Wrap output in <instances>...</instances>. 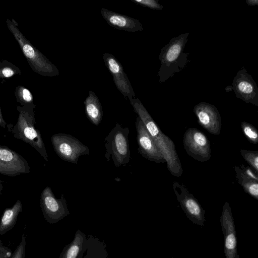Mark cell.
Wrapping results in <instances>:
<instances>
[{"label": "cell", "instance_id": "1", "mask_svg": "<svg viewBox=\"0 0 258 258\" xmlns=\"http://www.w3.org/2000/svg\"><path fill=\"white\" fill-rule=\"evenodd\" d=\"M129 100L134 111L143 121L160 150L168 170L173 176H181L183 169L173 141L161 131L138 98H131Z\"/></svg>", "mask_w": 258, "mask_h": 258}, {"label": "cell", "instance_id": "2", "mask_svg": "<svg viewBox=\"0 0 258 258\" xmlns=\"http://www.w3.org/2000/svg\"><path fill=\"white\" fill-rule=\"evenodd\" d=\"M189 33L180 34L172 38L161 50L159 59L161 67L158 73L159 81L163 83L179 73L190 60L188 52H184Z\"/></svg>", "mask_w": 258, "mask_h": 258}, {"label": "cell", "instance_id": "3", "mask_svg": "<svg viewBox=\"0 0 258 258\" xmlns=\"http://www.w3.org/2000/svg\"><path fill=\"white\" fill-rule=\"evenodd\" d=\"M35 107V104L18 106L19 115L17 122L9 131L15 138L30 145L48 161V155L41 133L34 126L36 121L34 109Z\"/></svg>", "mask_w": 258, "mask_h": 258}, {"label": "cell", "instance_id": "4", "mask_svg": "<svg viewBox=\"0 0 258 258\" xmlns=\"http://www.w3.org/2000/svg\"><path fill=\"white\" fill-rule=\"evenodd\" d=\"M6 23L8 29L18 42L29 66L34 72L44 77H54L59 74L56 67L20 31L18 24L14 19L12 20L7 19Z\"/></svg>", "mask_w": 258, "mask_h": 258}, {"label": "cell", "instance_id": "5", "mask_svg": "<svg viewBox=\"0 0 258 258\" xmlns=\"http://www.w3.org/2000/svg\"><path fill=\"white\" fill-rule=\"evenodd\" d=\"M129 133L127 127H122L116 123L105 139L106 153L104 156L108 162L112 160L116 167L125 166L130 161Z\"/></svg>", "mask_w": 258, "mask_h": 258}, {"label": "cell", "instance_id": "6", "mask_svg": "<svg viewBox=\"0 0 258 258\" xmlns=\"http://www.w3.org/2000/svg\"><path fill=\"white\" fill-rule=\"evenodd\" d=\"M51 141L58 156L67 162L77 164L80 156L90 154L89 148L71 135L54 134Z\"/></svg>", "mask_w": 258, "mask_h": 258}, {"label": "cell", "instance_id": "7", "mask_svg": "<svg viewBox=\"0 0 258 258\" xmlns=\"http://www.w3.org/2000/svg\"><path fill=\"white\" fill-rule=\"evenodd\" d=\"M173 189L187 218L194 224L204 226L206 211L198 200L183 184L176 181L173 182Z\"/></svg>", "mask_w": 258, "mask_h": 258}, {"label": "cell", "instance_id": "8", "mask_svg": "<svg viewBox=\"0 0 258 258\" xmlns=\"http://www.w3.org/2000/svg\"><path fill=\"white\" fill-rule=\"evenodd\" d=\"M40 203L43 217L50 224H55L70 214L64 195L56 198L49 186L41 192Z\"/></svg>", "mask_w": 258, "mask_h": 258}, {"label": "cell", "instance_id": "9", "mask_svg": "<svg viewBox=\"0 0 258 258\" xmlns=\"http://www.w3.org/2000/svg\"><path fill=\"white\" fill-rule=\"evenodd\" d=\"M183 144L187 154L201 162L209 160L211 157L210 141L200 130L190 127L184 133Z\"/></svg>", "mask_w": 258, "mask_h": 258}, {"label": "cell", "instance_id": "10", "mask_svg": "<svg viewBox=\"0 0 258 258\" xmlns=\"http://www.w3.org/2000/svg\"><path fill=\"white\" fill-rule=\"evenodd\" d=\"M222 231L224 235V254L226 258H239L234 219L228 202H226L220 217Z\"/></svg>", "mask_w": 258, "mask_h": 258}, {"label": "cell", "instance_id": "11", "mask_svg": "<svg viewBox=\"0 0 258 258\" xmlns=\"http://www.w3.org/2000/svg\"><path fill=\"white\" fill-rule=\"evenodd\" d=\"M30 171L28 161L17 152L8 147L0 145V173L16 176Z\"/></svg>", "mask_w": 258, "mask_h": 258}, {"label": "cell", "instance_id": "12", "mask_svg": "<svg viewBox=\"0 0 258 258\" xmlns=\"http://www.w3.org/2000/svg\"><path fill=\"white\" fill-rule=\"evenodd\" d=\"M138 152L146 159L156 163H164V158L148 132L145 124L138 116L135 123Z\"/></svg>", "mask_w": 258, "mask_h": 258}, {"label": "cell", "instance_id": "13", "mask_svg": "<svg viewBox=\"0 0 258 258\" xmlns=\"http://www.w3.org/2000/svg\"><path fill=\"white\" fill-rule=\"evenodd\" d=\"M232 86L237 98L258 106V87L244 67L237 73Z\"/></svg>", "mask_w": 258, "mask_h": 258}, {"label": "cell", "instance_id": "14", "mask_svg": "<svg viewBox=\"0 0 258 258\" xmlns=\"http://www.w3.org/2000/svg\"><path fill=\"white\" fill-rule=\"evenodd\" d=\"M199 124L210 134L221 133L222 119L218 109L213 104L202 102L194 107Z\"/></svg>", "mask_w": 258, "mask_h": 258}, {"label": "cell", "instance_id": "15", "mask_svg": "<svg viewBox=\"0 0 258 258\" xmlns=\"http://www.w3.org/2000/svg\"><path fill=\"white\" fill-rule=\"evenodd\" d=\"M103 59L106 67L113 77L116 88L124 97L131 99L135 97V93L119 60L112 54L106 52L103 53Z\"/></svg>", "mask_w": 258, "mask_h": 258}, {"label": "cell", "instance_id": "16", "mask_svg": "<svg viewBox=\"0 0 258 258\" xmlns=\"http://www.w3.org/2000/svg\"><path fill=\"white\" fill-rule=\"evenodd\" d=\"M102 17L112 27L129 32L141 31L143 27L140 21L131 17L102 8L100 10Z\"/></svg>", "mask_w": 258, "mask_h": 258}, {"label": "cell", "instance_id": "17", "mask_svg": "<svg viewBox=\"0 0 258 258\" xmlns=\"http://www.w3.org/2000/svg\"><path fill=\"white\" fill-rule=\"evenodd\" d=\"M233 168L238 182L244 191L258 200V176L252 168L244 165H235Z\"/></svg>", "mask_w": 258, "mask_h": 258}, {"label": "cell", "instance_id": "18", "mask_svg": "<svg viewBox=\"0 0 258 258\" xmlns=\"http://www.w3.org/2000/svg\"><path fill=\"white\" fill-rule=\"evenodd\" d=\"M84 104L88 119L94 125H98L102 119L103 110L98 98L93 91H89Z\"/></svg>", "mask_w": 258, "mask_h": 258}, {"label": "cell", "instance_id": "19", "mask_svg": "<svg viewBox=\"0 0 258 258\" xmlns=\"http://www.w3.org/2000/svg\"><path fill=\"white\" fill-rule=\"evenodd\" d=\"M22 210V202L19 200L11 208L5 210L0 220V235L6 233L15 226Z\"/></svg>", "mask_w": 258, "mask_h": 258}, {"label": "cell", "instance_id": "20", "mask_svg": "<svg viewBox=\"0 0 258 258\" xmlns=\"http://www.w3.org/2000/svg\"><path fill=\"white\" fill-rule=\"evenodd\" d=\"M85 239V234L78 229L73 241L65 246L59 258H78L82 250Z\"/></svg>", "mask_w": 258, "mask_h": 258}, {"label": "cell", "instance_id": "21", "mask_svg": "<svg viewBox=\"0 0 258 258\" xmlns=\"http://www.w3.org/2000/svg\"><path fill=\"white\" fill-rule=\"evenodd\" d=\"M14 95L17 102L21 106L33 105L34 104L33 96L31 91L22 85L16 87Z\"/></svg>", "mask_w": 258, "mask_h": 258}, {"label": "cell", "instance_id": "22", "mask_svg": "<svg viewBox=\"0 0 258 258\" xmlns=\"http://www.w3.org/2000/svg\"><path fill=\"white\" fill-rule=\"evenodd\" d=\"M19 68L7 60H0V79H9L21 75Z\"/></svg>", "mask_w": 258, "mask_h": 258}, {"label": "cell", "instance_id": "23", "mask_svg": "<svg viewBox=\"0 0 258 258\" xmlns=\"http://www.w3.org/2000/svg\"><path fill=\"white\" fill-rule=\"evenodd\" d=\"M242 133L247 140L253 144L258 143V131L251 124L242 121L241 123Z\"/></svg>", "mask_w": 258, "mask_h": 258}, {"label": "cell", "instance_id": "24", "mask_svg": "<svg viewBox=\"0 0 258 258\" xmlns=\"http://www.w3.org/2000/svg\"><path fill=\"white\" fill-rule=\"evenodd\" d=\"M240 152L244 160L257 173L258 151L240 149Z\"/></svg>", "mask_w": 258, "mask_h": 258}, {"label": "cell", "instance_id": "25", "mask_svg": "<svg viewBox=\"0 0 258 258\" xmlns=\"http://www.w3.org/2000/svg\"><path fill=\"white\" fill-rule=\"evenodd\" d=\"M26 238L24 235L22 236L21 240L12 253L11 258H25Z\"/></svg>", "mask_w": 258, "mask_h": 258}, {"label": "cell", "instance_id": "26", "mask_svg": "<svg viewBox=\"0 0 258 258\" xmlns=\"http://www.w3.org/2000/svg\"><path fill=\"white\" fill-rule=\"evenodd\" d=\"M131 1L137 5L152 10H161L163 9V6L159 3L158 1L156 0H131Z\"/></svg>", "mask_w": 258, "mask_h": 258}, {"label": "cell", "instance_id": "27", "mask_svg": "<svg viewBox=\"0 0 258 258\" xmlns=\"http://www.w3.org/2000/svg\"><path fill=\"white\" fill-rule=\"evenodd\" d=\"M12 254L11 249L4 245L0 240V258H11Z\"/></svg>", "mask_w": 258, "mask_h": 258}, {"label": "cell", "instance_id": "28", "mask_svg": "<svg viewBox=\"0 0 258 258\" xmlns=\"http://www.w3.org/2000/svg\"><path fill=\"white\" fill-rule=\"evenodd\" d=\"M1 84V82H0ZM7 123L6 121H5L4 119L3 118L2 113V110L1 108V105H0V126L2 127L3 128H6Z\"/></svg>", "mask_w": 258, "mask_h": 258}, {"label": "cell", "instance_id": "29", "mask_svg": "<svg viewBox=\"0 0 258 258\" xmlns=\"http://www.w3.org/2000/svg\"><path fill=\"white\" fill-rule=\"evenodd\" d=\"M246 3L249 6H254L258 5L257 0H246Z\"/></svg>", "mask_w": 258, "mask_h": 258}, {"label": "cell", "instance_id": "30", "mask_svg": "<svg viewBox=\"0 0 258 258\" xmlns=\"http://www.w3.org/2000/svg\"><path fill=\"white\" fill-rule=\"evenodd\" d=\"M233 90V87L232 85H228L226 87H225V91L227 93H229L231 92Z\"/></svg>", "mask_w": 258, "mask_h": 258}, {"label": "cell", "instance_id": "31", "mask_svg": "<svg viewBox=\"0 0 258 258\" xmlns=\"http://www.w3.org/2000/svg\"><path fill=\"white\" fill-rule=\"evenodd\" d=\"M3 181L0 180V196L1 195L2 191L3 189Z\"/></svg>", "mask_w": 258, "mask_h": 258}]
</instances>
